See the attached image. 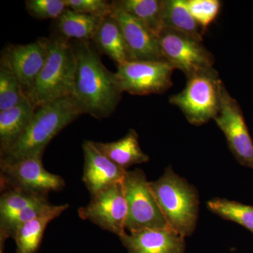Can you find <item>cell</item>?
I'll return each mask as SVG.
<instances>
[{"label":"cell","mask_w":253,"mask_h":253,"mask_svg":"<svg viewBox=\"0 0 253 253\" xmlns=\"http://www.w3.org/2000/svg\"><path fill=\"white\" fill-rule=\"evenodd\" d=\"M163 24L170 28L203 42L204 31L190 13L186 0H164Z\"/></svg>","instance_id":"21"},{"label":"cell","mask_w":253,"mask_h":253,"mask_svg":"<svg viewBox=\"0 0 253 253\" xmlns=\"http://www.w3.org/2000/svg\"><path fill=\"white\" fill-rule=\"evenodd\" d=\"M207 207L212 213L226 220L237 223L253 234V206L225 199L211 200Z\"/></svg>","instance_id":"24"},{"label":"cell","mask_w":253,"mask_h":253,"mask_svg":"<svg viewBox=\"0 0 253 253\" xmlns=\"http://www.w3.org/2000/svg\"><path fill=\"white\" fill-rule=\"evenodd\" d=\"M158 38L163 59L186 78L214 68V56L202 42L168 28Z\"/></svg>","instance_id":"7"},{"label":"cell","mask_w":253,"mask_h":253,"mask_svg":"<svg viewBox=\"0 0 253 253\" xmlns=\"http://www.w3.org/2000/svg\"><path fill=\"white\" fill-rule=\"evenodd\" d=\"M76 68L74 46L59 35L51 36L49 38L45 63L27 94L30 102L38 108L72 96Z\"/></svg>","instance_id":"3"},{"label":"cell","mask_w":253,"mask_h":253,"mask_svg":"<svg viewBox=\"0 0 253 253\" xmlns=\"http://www.w3.org/2000/svg\"><path fill=\"white\" fill-rule=\"evenodd\" d=\"M68 207V204L53 205L48 212L18 226L11 236L16 242V253H36L50 221L59 217Z\"/></svg>","instance_id":"18"},{"label":"cell","mask_w":253,"mask_h":253,"mask_svg":"<svg viewBox=\"0 0 253 253\" xmlns=\"http://www.w3.org/2000/svg\"><path fill=\"white\" fill-rule=\"evenodd\" d=\"M73 46L76 59L73 99L82 114L97 119L109 117L122 98L115 73L103 64L89 41H78Z\"/></svg>","instance_id":"1"},{"label":"cell","mask_w":253,"mask_h":253,"mask_svg":"<svg viewBox=\"0 0 253 253\" xmlns=\"http://www.w3.org/2000/svg\"><path fill=\"white\" fill-rule=\"evenodd\" d=\"M174 70L166 61H129L117 65L115 76L123 93L145 96L168 90Z\"/></svg>","instance_id":"8"},{"label":"cell","mask_w":253,"mask_h":253,"mask_svg":"<svg viewBox=\"0 0 253 253\" xmlns=\"http://www.w3.org/2000/svg\"><path fill=\"white\" fill-rule=\"evenodd\" d=\"M81 114L73 96L37 108L34 117L22 136L11 147L0 153V164L42 156L50 141Z\"/></svg>","instance_id":"2"},{"label":"cell","mask_w":253,"mask_h":253,"mask_svg":"<svg viewBox=\"0 0 253 253\" xmlns=\"http://www.w3.org/2000/svg\"><path fill=\"white\" fill-rule=\"evenodd\" d=\"M102 18L68 8L56 20L57 35L67 40L74 38L78 41H92Z\"/></svg>","instance_id":"20"},{"label":"cell","mask_w":253,"mask_h":253,"mask_svg":"<svg viewBox=\"0 0 253 253\" xmlns=\"http://www.w3.org/2000/svg\"><path fill=\"white\" fill-rule=\"evenodd\" d=\"M161 211L171 228L184 236L196 229L199 214V194L194 186L169 167L156 181L150 182Z\"/></svg>","instance_id":"4"},{"label":"cell","mask_w":253,"mask_h":253,"mask_svg":"<svg viewBox=\"0 0 253 253\" xmlns=\"http://www.w3.org/2000/svg\"><path fill=\"white\" fill-rule=\"evenodd\" d=\"M0 198V220L14 215L25 208L48 201L47 195L35 194L16 188H4Z\"/></svg>","instance_id":"23"},{"label":"cell","mask_w":253,"mask_h":253,"mask_svg":"<svg viewBox=\"0 0 253 253\" xmlns=\"http://www.w3.org/2000/svg\"><path fill=\"white\" fill-rule=\"evenodd\" d=\"M26 8L38 19H57L68 9L65 0H27Z\"/></svg>","instance_id":"27"},{"label":"cell","mask_w":253,"mask_h":253,"mask_svg":"<svg viewBox=\"0 0 253 253\" xmlns=\"http://www.w3.org/2000/svg\"><path fill=\"white\" fill-rule=\"evenodd\" d=\"M128 253H184V237L171 227L144 229L120 237Z\"/></svg>","instance_id":"15"},{"label":"cell","mask_w":253,"mask_h":253,"mask_svg":"<svg viewBox=\"0 0 253 253\" xmlns=\"http://www.w3.org/2000/svg\"></svg>","instance_id":"29"},{"label":"cell","mask_w":253,"mask_h":253,"mask_svg":"<svg viewBox=\"0 0 253 253\" xmlns=\"http://www.w3.org/2000/svg\"><path fill=\"white\" fill-rule=\"evenodd\" d=\"M68 9L91 16L104 18L112 14V1L105 0H65Z\"/></svg>","instance_id":"28"},{"label":"cell","mask_w":253,"mask_h":253,"mask_svg":"<svg viewBox=\"0 0 253 253\" xmlns=\"http://www.w3.org/2000/svg\"><path fill=\"white\" fill-rule=\"evenodd\" d=\"M123 185L128 206L126 230L134 232L170 227L141 169L126 171Z\"/></svg>","instance_id":"6"},{"label":"cell","mask_w":253,"mask_h":253,"mask_svg":"<svg viewBox=\"0 0 253 253\" xmlns=\"http://www.w3.org/2000/svg\"><path fill=\"white\" fill-rule=\"evenodd\" d=\"M36 109L26 99L11 109L0 111V153L11 147L22 136L34 117Z\"/></svg>","instance_id":"17"},{"label":"cell","mask_w":253,"mask_h":253,"mask_svg":"<svg viewBox=\"0 0 253 253\" xmlns=\"http://www.w3.org/2000/svg\"><path fill=\"white\" fill-rule=\"evenodd\" d=\"M83 150L84 160L83 181L91 197L110 186L123 182L127 170L110 161L96 147L94 141H84Z\"/></svg>","instance_id":"14"},{"label":"cell","mask_w":253,"mask_h":253,"mask_svg":"<svg viewBox=\"0 0 253 253\" xmlns=\"http://www.w3.org/2000/svg\"><path fill=\"white\" fill-rule=\"evenodd\" d=\"M112 15L122 30L129 61H166L156 35L136 18L115 6Z\"/></svg>","instance_id":"13"},{"label":"cell","mask_w":253,"mask_h":253,"mask_svg":"<svg viewBox=\"0 0 253 253\" xmlns=\"http://www.w3.org/2000/svg\"><path fill=\"white\" fill-rule=\"evenodd\" d=\"M163 1L164 0H118L112 1V3L113 6L136 18L158 36L164 28Z\"/></svg>","instance_id":"22"},{"label":"cell","mask_w":253,"mask_h":253,"mask_svg":"<svg viewBox=\"0 0 253 253\" xmlns=\"http://www.w3.org/2000/svg\"><path fill=\"white\" fill-rule=\"evenodd\" d=\"M214 121L225 136L228 146L236 161L253 169V140L244 113L238 101L221 86V106Z\"/></svg>","instance_id":"9"},{"label":"cell","mask_w":253,"mask_h":253,"mask_svg":"<svg viewBox=\"0 0 253 253\" xmlns=\"http://www.w3.org/2000/svg\"><path fill=\"white\" fill-rule=\"evenodd\" d=\"M223 84L214 68L197 73L187 78L182 91L169 97V104L179 108L191 124L202 126L219 113Z\"/></svg>","instance_id":"5"},{"label":"cell","mask_w":253,"mask_h":253,"mask_svg":"<svg viewBox=\"0 0 253 253\" xmlns=\"http://www.w3.org/2000/svg\"><path fill=\"white\" fill-rule=\"evenodd\" d=\"M94 142L110 161L126 170L134 165L149 161V156L141 149L139 135L134 129H129L126 136L113 142Z\"/></svg>","instance_id":"16"},{"label":"cell","mask_w":253,"mask_h":253,"mask_svg":"<svg viewBox=\"0 0 253 253\" xmlns=\"http://www.w3.org/2000/svg\"><path fill=\"white\" fill-rule=\"evenodd\" d=\"M49 38L26 44H10L1 51L0 63L16 75L27 96L45 63Z\"/></svg>","instance_id":"12"},{"label":"cell","mask_w":253,"mask_h":253,"mask_svg":"<svg viewBox=\"0 0 253 253\" xmlns=\"http://www.w3.org/2000/svg\"><path fill=\"white\" fill-rule=\"evenodd\" d=\"M28 99L16 75L0 63V111L11 109Z\"/></svg>","instance_id":"25"},{"label":"cell","mask_w":253,"mask_h":253,"mask_svg":"<svg viewBox=\"0 0 253 253\" xmlns=\"http://www.w3.org/2000/svg\"><path fill=\"white\" fill-rule=\"evenodd\" d=\"M81 219L121 237L126 234L128 206L123 182L103 190L78 210Z\"/></svg>","instance_id":"11"},{"label":"cell","mask_w":253,"mask_h":253,"mask_svg":"<svg viewBox=\"0 0 253 253\" xmlns=\"http://www.w3.org/2000/svg\"><path fill=\"white\" fill-rule=\"evenodd\" d=\"M190 13L204 32L219 16V0H186Z\"/></svg>","instance_id":"26"},{"label":"cell","mask_w":253,"mask_h":253,"mask_svg":"<svg viewBox=\"0 0 253 253\" xmlns=\"http://www.w3.org/2000/svg\"><path fill=\"white\" fill-rule=\"evenodd\" d=\"M1 188H16L47 195L50 191H59L64 188L61 176L46 170L42 156L24 158L16 162L0 164Z\"/></svg>","instance_id":"10"},{"label":"cell","mask_w":253,"mask_h":253,"mask_svg":"<svg viewBox=\"0 0 253 253\" xmlns=\"http://www.w3.org/2000/svg\"><path fill=\"white\" fill-rule=\"evenodd\" d=\"M92 41L116 65L129 61L122 30L112 14L102 18Z\"/></svg>","instance_id":"19"}]
</instances>
